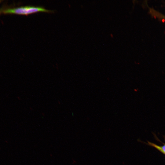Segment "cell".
Wrapping results in <instances>:
<instances>
[{
	"mask_svg": "<svg viewBox=\"0 0 165 165\" xmlns=\"http://www.w3.org/2000/svg\"><path fill=\"white\" fill-rule=\"evenodd\" d=\"M3 7L0 9V14L2 13V11L3 10Z\"/></svg>",
	"mask_w": 165,
	"mask_h": 165,
	"instance_id": "obj_3",
	"label": "cell"
},
{
	"mask_svg": "<svg viewBox=\"0 0 165 165\" xmlns=\"http://www.w3.org/2000/svg\"><path fill=\"white\" fill-rule=\"evenodd\" d=\"M2 1V0H0V3H1V2Z\"/></svg>",
	"mask_w": 165,
	"mask_h": 165,
	"instance_id": "obj_4",
	"label": "cell"
},
{
	"mask_svg": "<svg viewBox=\"0 0 165 165\" xmlns=\"http://www.w3.org/2000/svg\"><path fill=\"white\" fill-rule=\"evenodd\" d=\"M42 11L53 12L54 11L45 9L42 6H27L15 7L6 8L3 6L2 13L4 14H16L28 15L31 13Z\"/></svg>",
	"mask_w": 165,
	"mask_h": 165,
	"instance_id": "obj_1",
	"label": "cell"
},
{
	"mask_svg": "<svg viewBox=\"0 0 165 165\" xmlns=\"http://www.w3.org/2000/svg\"><path fill=\"white\" fill-rule=\"evenodd\" d=\"M148 143L149 145L155 148L159 151L165 154V145L163 146H160L153 143L149 142H148Z\"/></svg>",
	"mask_w": 165,
	"mask_h": 165,
	"instance_id": "obj_2",
	"label": "cell"
}]
</instances>
